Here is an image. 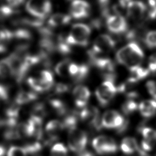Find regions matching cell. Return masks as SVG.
<instances>
[{"instance_id":"6da1fadb","label":"cell","mask_w":156,"mask_h":156,"mask_svg":"<svg viewBox=\"0 0 156 156\" xmlns=\"http://www.w3.org/2000/svg\"><path fill=\"white\" fill-rule=\"evenodd\" d=\"M144 58V53L135 43H130L121 48L116 54L117 62L130 69L140 66Z\"/></svg>"},{"instance_id":"7a4b0ae2","label":"cell","mask_w":156,"mask_h":156,"mask_svg":"<svg viewBox=\"0 0 156 156\" xmlns=\"http://www.w3.org/2000/svg\"><path fill=\"white\" fill-rule=\"evenodd\" d=\"M91 29L88 26L82 23H76L72 26L66 40L70 45L75 44L85 46L88 43Z\"/></svg>"},{"instance_id":"3957f363","label":"cell","mask_w":156,"mask_h":156,"mask_svg":"<svg viewBox=\"0 0 156 156\" xmlns=\"http://www.w3.org/2000/svg\"><path fill=\"white\" fill-rule=\"evenodd\" d=\"M68 143L71 151L79 153L85 149L88 143V135L83 130L74 128L69 130Z\"/></svg>"},{"instance_id":"277c9868","label":"cell","mask_w":156,"mask_h":156,"mask_svg":"<svg viewBox=\"0 0 156 156\" xmlns=\"http://www.w3.org/2000/svg\"><path fill=\"white\" fill-rule=\"evenodd\" d=\"M26 9L32 16L43 20L50 13L52 5L49 0H28Z\"/></svg>"},{"instance_id":"5b68a950","label":"cell","mask_w":156,"mask_h":156,"mask_svg":"<svg viewBox=\"0 0 156 156\" xmlns=\"http://www.w3.org/2000/svg\"><path fill=\"white\" fill-rule=\"evenodd\" d=\"M92 146L95 151L100 155L115 154L118 148L114 139L105 135H100L94 138L92 141Z\"/></svg>"},{"instance_id":"8992f818","label":"cell","mask_w":156,"mask_h":156,"mask_svg":"<svg viewBox=\"0 0 156 156\" xmlns=\"http://www.w3.org/2000/svg\"><path fill=\"white\" fill-rule=\"evenodd\" d=\"M116 93L117 89L113 82L105 80L97 88L95 94L99 105L105 107L111 102Z\"/></svg>"},{"instance_id":"52a82bcc","label":"cell","mask_w":156,"mask_h":156,"mask_svg":"<svg viewBox=\"0 0 156 156\" xmlns=\"http://www.w3.org/2000/svg\"><path fill=\"white\" fill-rule=\"evenodd\" d=\"M79 118L96 131L101 130L103 127L99 111L95 107L90 106L82 108L79 113Z\"/></svg>"},{"instance_id":"ba28073f","label":"cell","mask_w":156,"mask_h":156,"mask_svg":"<svg viewBox=\"0 0 156 156\" xmlns=\"http://www.w3.org/2000/svg\"><path fill=\"white\" fill-rule=\"evenodd\" d=\"M115 46V42L110 36L106 34H101L96 38L92 49L89 51L88 55H96L108 52L112 50Z\"/></svg>"},{"instance_id":"9c48e42d","label":"cell","mask_w":156,"mask_h":156,"mask_svg":"<svg viewBox=\"0 0 156 156\" xmlns=\"http://www.w3.org/2000/svg\"><path fill=\"white\" fill-rule=\"evenodd\" d=\"M126 118L115 110H110L105 112L101 118L102 127L106 129H117L121 127Z\"/></svg>"},{"instance_id":"30bf717a","label":"cell","mask_w":156,"mask_h":156,"mask_svg":"<svg viewBox=\"0 0 156 156\" xmlns=\"http://www.w3.org/2000/svg\"><path fill=\"white\" fill-rule=\"evenodd\" d=\"M90 5L83 0H74L69 8L70 15L75 19L87 17L90 13Z\"/></svg>"},{"instance_id":"8fae6325","label":"cell","mask_w":156,"mask_h":156,"mask_svg":"<svg viewBox=\"0 0 156 156\" xmlns=\"http://www.w3.org/2000/svg\"><path fill=\"white\" fill-rule=\"evenodd\" d=\"M90 94V91L87 87L83 85H77L73 91L76 105L79 108L82 109L87 107Z\"/></svg>"},{"instance_id":"7c38bea8","label":"cell","mask_w":156,"mask_h":156,"mask_svg":"<svg viewBox=\"0 0 156 156\" xmlns=\"http://www.w3.org/2000/svg\"><path fill=\"white\" fill-rule=\"evenodd\" d=\"M106 24L108 29L114 34H121L127 29V25L125 18L119 15H111L108 17Z\"/></svg>"},{"instance_id":"4fadbf2b","label":"cell","mask_w":156,"mask_h":156,"mask_svg":"<svg viewBox=\"0 0 156 156\" xmlns=\"http://www.w3.org/2000/svg\"><path fill=\"white\" fill-rule=\"evenodd\" d=\"M146 10L145 4L140 1H131L127 6L128 16L133 20H140L144 15Z\"/></svg>"},{"instance_id":"5bb4252c","label":"cell","mask_w":156,"mask_h":156,"mask_svg":"<svg viewBox=\"0 0 156 156\" xmlns=\"http://www.w3.org/2000/svg\"><path fill=\"white\" fill-rule=\"evenodd\" d=\"M63 129L62 122L58 120H51L49 121L45 127V132L50 141L57 140L59 134Z\"/></svg>"},{"instance_id":"9a60e30c","label":"cell","mask_w":156,"mask_h":156,"mask_svg":"<svg viewBox=\"0 0 156 156\" xmlns=\"http://www.w3.org/2000/svg\"><path fill=\"white\" fill-rule=\"evenodd\" d=\"M138 108L141 115L146 118H149L156 114V102L152 99L141 102Z\"/></svg>"},{"instance_id":"2e32d148","label":"cell","mask_w":156,"mask_h":156,"mask_svg":"<svg viewBox=\"0 0 156 156\" xmlns=\"http://www.w3.org/2000/svg\"><path fill=\"white\" fill-rule=\"evenodd\" d=\"M71 20V17L69 15L62 13H57L49 17L48 23L49 26L58 27L69 24Z\"/></svg>"},{"instance_id":"e0dca14e","label":"cell","mask_w":156,"mask_h":156,"mask_svg":"<svg viewBox=\"0 0 156 156\" xmlns=\"http://www.w3.org/2000/svg\"><path fill=\"white\" fill-rule=\"evenodd\" d=\"M130 75L127 80L136 84L138 82L145 79L150 74L148 68H144L141 66H138L130 69Z\"/></svg>"},{"instance_id":"ac0fdd59","label":"cell","mask_w":156,"mask_h":156,"mask_svg":"<svg viewBox=\"0 0 156 156\" xmlns=\"http://www.w3.org/2000/svg\"><path fill=\"white\" fill-rule=\"evenodd\" d=\"M121 151L126 154H132L139 149L136 140L133 137L124 138L121 143L120 146Z\"/></svg>"},{"instance_id":"d6986e66","label":"cell","mask_w":156,"mask_h":156,"mask_svg":"<svg viewBox=\"0 0 156 156\" xmlns=\"http://www.w3.org/2000/svg\"><path fill=\"white\" fill-rule=\"evenodd\" d=\"M45 91L49 90L54 85V77L52 73L47 69L41 70L38 77Z\"/></svg>"},{"instance_id":"ffe728a7","label":"cell","mask_w":156,"mask_h":156,"mask_svg":"<svg viewBox=\"0 0 156 156\" xmlns=\"http://www.w3.org/2000/svg\"><path fill=\"white\" fill-rule=\"evenodd\" d=\"M37 98V95L33 92L27 91H20L15 98V102L19 105L29 103Z\"/></svg>"},{"instance_id":"44dd1931","label":"cell","mask_w":156,"mask_h":156,"mask_svg":"<svg viewBox=\"0 0 156 156\" xmlns=\"http://www.w3.org/2000/svg\"><path fill=\"white\" fill-rule=\"evenodd\" d=\"M13 38V32L6 28L0 27V53L7 50V44Z\"/></svg>"},{"instance_id":"7402d4cb","label":"cell","mask_w":156,"mask_h":156,"mask_svg":"<svg viewBox=\"0 0 156 156\" xmlns=\"http://www.w3.org/2000/svg\"><path fill=\"white\" fill-rule=\"evenodd\" d=\"M79 118V113L71 112L68 113L62 122L63 129H67L69 130L76 127V125Z\"/></svg>"},{"instance_id":"603a6c76","label":"cell","mask_w":156,"mask_h":156,"mask_svg":"<svg viewBox=\"0 0 156 156\" xmlns=\"http://www.w3.org/2000/svg\"><path fill=\"white\" fill-rule=\"evenodd\" d=\"M71 63L69 59H65L58 62L55 67V71L57 74L63 77L69 76V68Z\"/></svg>"},{"instance_id":"cb8c5ba5","label":"cell","mask_w":156,"mask_h":156,"mask_svg":"<svg viewBox=\"0 0 156 156\" xmlns=\"http://www.w3.org/2000/svg\"><path fill=\"white\" fill-rule=\"evenodd\" d=\"M49 105L54 112L59 115H65L66 112V107L65 104L60 99H52L49 101Z\"/></svg>"},{"instance_id":"d4e9b609","label":"cell","mask_w":156,"mask_h":156,"mask_svg":"<svg viewBox=\"0 0 156 156\" xmlns=\"http://www.w3.org/2000/svg\"><path fill=\"white\" fill-rule=\"evenodd\" d=\"M138 130L141 133L144 139L156 142V130L141 124L138 127Z\"/></svg>"},{"instance_id":"484cf974","label":"cell","mask_w":156,"mask_h":156,"mask_svg":"<svg viewBox=\"0 0 156 156\" xmlns=\"http://www.w3.org/2000/svg\"><path fill=\"white\" fill-rule=\"evenodd\" d=\"M138 108V104L135 100L127 99L122 105L121 110L122 112L126 115H129L133 112H135Z\"/></svg>"},{"instance_id":"4316f807","label":"cell","mask_w":156,"mask_h":156,"mask_svg":"<svg viewBox=\"0 0 156 156\" xmlns=\"http://www.w3.org/2000/svg\"><path fill=\"white\" fill-rule=\"evenodd\" d=\"M12 75V67L9 58L0 60V77H7Z\"/></svg>"},{"instance_id":"83f0119b","label":"cell","mask_w":156,"mask_h":156,"mask_svg":"<svg viewBox=\"0 0 156 156\" xmlns=\"http://www.w3.org/2000/svg\"><path fill=\"white\" fill-rule=\"evenodd\" d=\"M67 148L61 143L55 144L51 149L49 153V156H67Z\"/></svg>"},{"instance_id":"f1b7e54d","label":"cell","mask_w":156,"mask_h":156,"mask_svg":"<svg viewBox=\"0 0 156 156\" xmlns=\"http://www.w3.org/2000/svg\"><path fill=\"white\" fill-rule=\"evenodd\" d=\"M89 74V67L85 64H79V70L76 75L73 78L76 82L83 81Z\"/></svg>"},{"instance_id":"f546056e","label":"cell","mask_w":156,"mask_h":156,"mask_svg":"<svg viewBox=\"0 0 156 156\" xmlns=\"http://www.w3.org/2000/svg\"><path fill=\"white\" fill-rule=\"evenodd\" d=\"M32 35L28 30L26 29H18L13 32V38L22 42H26L31 39Z\"/></svg>"},{"instance_id":"4dcf8cb0","label":"cell","mask_w":156,"mask_h":156,"mask_svg":"<svg viewBox=\"0 0 156 156\" xmlns=\"http://www.w3.org/2000/svg\"><path fill=\"white\" fill-rule=\"evenodd\" d=\"M27 82L29 86L35 91H37V92L45 91V90L38 77H30L27 79Z\"/></svg>"},{"instance_id":"1f68e13d","label":"cell","mask_w":156,"mask_h":156,"mask_svg":"<svg viewBox=\"0 0 156 156\" xmlns=\"http://www.w3.org/2000/svg\"><path fill=\"white\" fill-rule=\"evenodd\" d=\"M70 44L68 43L66 40V37L64 38L62 36H60L58 38V44H57V49L58 51L63 54H68L71 52Z\"/></svg>"},{"instance_id":"d6a6232c","label":"cell","mask_w":156,"mask_h":156,"mask_svg":"<svg viewBox=\"0 0 156 156\" xmlns=\"http://www.w3.org/2000/svg\"><path fill=\"white\" fill-rule=\"evenodd\" d=\"M27 152L25 147L12 146L10 147L7 152V156H27Z\"/></svg>"},{"instance_id":"836d02e7","label":"cell","mask_w":156,"mask_h":156,"mask_svg":"<svg viewBox=\"0 0 156 156\" xmlns=\"http://www.w3.org/2000/svg\"><path fill=\"white\" fill-rule=\"evenodd\" d=\"M14 13V8L9 5H2L0 6V20L6 19L13 15Z\"/></svg>"},{"instance_id":"e575fe53","label":"cell","mask_w":156,"mask_h":156,"mask_svg":"<svg viewBox=\"0 0 156 156\" xmlns=\"http://www.w3.org/2000/svg\"><path fill=\"white\" fill-rule=\"evenodd\" d=\"M144 41L149 48H156V30L149 32L145 37Z\"/></svg>"},{"instance_id":"d590c367","label":"cell","mask_w":156,"mask_h":156,"mask_svg":"<svg viewBox=\"0 0 156 156\" xmlns=\"http://www.w3.org/2000/svg\"><path fill=\"white\" fill-rule=\"evenodd\" d=\"M24 147L28 154H34L35 153L40 152L42 148V145L40 142L36 141L27 144L26 146H24Z\"/></svg>"},{"instance_id":"8d00e7d4","label":"cell","mask_w":156,"mask_h":156,"mask_svg":"<svg viewBox=\"0 0 156 156\" xmlns=\"http://www.w3.org/2000/svg\"><path fill=\"white\" fill-rule=\"evenodd\" d=\"M155 144L156 142L155 141L143 138L141 141V149L146 152L150 151L153 149Z\"/></svg>"},{"instance_id":"74e56055","label":"cell","mask_w":156,"mask_h":156,"mask_svg":"<svg viewBox=\"0 0 156 156\" xmlns=\"http://www.w3.org/2000/svg\"><path fill=\"white\" fill-rule=\"evenodd\" d=\"M148 69L150 73H156V53L152 54L149 58Z\"/></svg>"},{"instance_id":"f35d334b","label":"cell","mask_w":156,"mask_h":156,"mask_svg":"<svg viewBox=\"0 0 156 156\" xmlns=\"http://www.w3.org/2000/svg\"><path fill=\"white\" fill-rule=\"evenodd\" d=\"M69 90V86L66 83H58L54 87V92L56 94H63Z\"/></svg>"},{"instance_id":"ab89813d","label":"cell","mask_w":156,"mask_h":156,"mask_svg":"<svg viewBox=\"0 0 156 156\" xmlns=\"http://www.w3.org/2000/svg\"><path fill=\"white\" fill-rule=\"evenodd\" d=\"M9 98V91L7 88L2 85L0 84V101H6Z\"/></svg>"},{"instance_id":"60d3db41","label":"cell","mask_w":156,"mask_h":156,"mask_svg":"<svg viewBox=\"0 0 156 156\" xmlns=\"http://www.w3.org/2000/svg\"><path fill=\"white\" fill-rule=\"evenodd\" d=\"M129 120L126 119V120L124 122V123L122 124V125L116 130V133H118V134H122V133H124L127 130L128 127H129Z\"/></svg>"},{"instance_id":"b9f144b4","label":"cell","mask_w":156,"mask_h":156,"mask_svg":"<svg viewBox=\"0 0 156 156\" xmlns=\"http://www.w3.org/2000/svg\"><path fill=\"white\" fill-rule=\"evenodd\" d=\"M7 2L8 5L15 8L23 4L25 2V0H7Z\"/></svg>"},{"instance_id":"7bdbcfd3","label":"cell","mask_w":156,"mask_h":156,"mask_svg":"<svg viewBox=\"0 0 156 156\" xmlns=\"http://www.w3.org/2000/svg\"><path fill=\"white\" fill-rule=\"evenodd\" d=\"M77 156H95V155H94V153H93L92 152H91L88 150L84 149L83 151L77 153Z\"/></svg>"},{"instance_id":"ee69618b","label":"cell","mask_w":156,"mask_h":156,"mask_svg":"<svg viewBox=\"0 0 156 156\" xmlns=\"http://www.w3.org/2000/svg\"><path fill=\"white\" fill-rule=\"evenodd\" d=\"M5 154V149L4 146L0 145V156H4Z\"/></svg>"},{"instance_id":"f6af8a7d","label":"cell","mask_w":156,"mask_h":156,"mask_svg":"<svg viewBox=\"0 0 156 156\" xmlns=\"http://www.w3.org/2000/svg\"><path fill=\"white\" fill-rule=\"evenodd\" d=\"M152 98H153L152 100H154V101L156 102V94H155V95H154V96H152Z\"/></svg>"}]
</instances>
